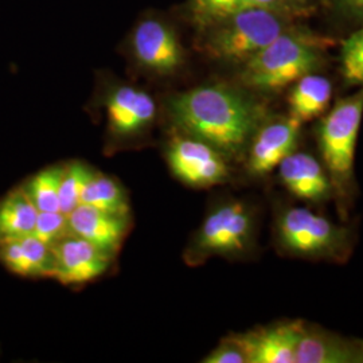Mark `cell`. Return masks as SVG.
Here are the masks:
<instances>
[{
	"instance_id": "cell-11",
	"label": "cell",
	"mask_w": 363,
	"mask_h": 363,
	"mask_svg": "<svg viewBox=\"0 0 363 363\" xmlns=\"http://www.w3.org/2000/svg\"><path fill=\"white\" fill-rule=\"evenodd\" d=\"M109 130L120 138H130L147 130L156 116L154 97L139 88L121 85L105 99Z\"/></svg>"
},
{
	"instance_id": "cell-19",
	"label": "cell",
	"mask_w": 363,
	"mask_h": 363,
	"mask_svg": "<svg viewBox=\"0 0 363 363\" xmlns=\"http://www.w3.org/2000/svg\"><path fill=\"white\" fill-rule=\"evenodd\" d=\"M38 214L23 187L13 190L0 203V238L33 234Z\"/></svg>"
},
{
	"instance_id": "cell-4",
	"label": "cell",
	"mask_w": 363,
	"mask_h": 363,
	"mask_svg": "<svg viewBox=\"0 0 363 363\" xmlns=\"http://www.w3.org/2000/svg\"><path fill=\"white\" fill-rule=\"evenodd\" d=\"M274 233L286 255L306 259L343 262L354 245L350 228L337 225L307 208H286L276 217Z\"/></svg>"
},
{
	"instance_id": "cell-15",
	"label": "cell",
	"mask_w": 363,
	"mask_h": 363,
	"mask_svg": "<svg viewBox=\"0 0 363 363\" xmlns=\"http://www.w3.org/2000/svg\"><path fill=\"white\" fill-rule=\"evenodd\" d=\"M296 363H363V349L359 340L352 342L303 322Z\"/></svg>"
},
{
	"instance_id": "cell-1",
	"label": "cell",
	"mask_w": 363,
	"mask_h": 363,
	"mask_svg": "<svg viewBox=\"0 0 363 363\" xmlns=\"http://www.w3.org/2000/svg\"><path fill=\"white\" fill-rule=\"evenodd\" d=\"M177 127L217 148L228 159L247 154L264 123V109L245 93L226 85H203L171 97Z\"/></svg>"
},
{
	"instance_id": "cell-18",
	"label": "cell",
	"mask_w": 363,
	"mask_h": 363,
	"mask_svg": "<svg viewBox=\"0 0 363 363\" xmlns=\"http://www.w3.org/2000/svg\"><path fill=\"white\" fill-rule=\"evenodd\" d=\"M288 0H189L187 13L199 27H210L253 9L281 10Z\"/></svg>"
},
{
	"instance_id": "cell-24",
	"label": "cell",
	"mask_w": 363,
	"mask_h": 363,
	"mask_svg": "<svg viewBox=\"0 0 363 363\" xmlns=\"http://www.w3.org/2000/svg\"><path fill=\"white\" fill-rule=\"evenodd\" d=\"M70 233L67 216L61 211H39L35 229L33 234L48 245H54L57 241Z\"/></svg>"
},
{
	"instance_id": "cell-13",
	"label": "cell",
	"mask_w": 363,
	"mask_h": 363,
	"mask_svg": "<svg viewBox=\"0 0 363 363\" xmlns=\"http://www.w3.org/2000/svg\"><path fill=\"white\" fill-rule=\"evenodd\" d=\"M280 181L298 199L322 203L334 196L325 166L307 152H292L279 164Z\"/></svg>"
},
{
	"instance_id": "cell-21",
	"label": "cell",
	"mask_w": 363,
	"mask_h": 363,
	"mask_svg": "<svg viewBox=\"0 0 363 363\" xmlns=\"http://www.w3.org/2000/svg\"><path fill=\"white\" fill-rule=\"evenodd\" d=\"M64 166H52L39 171L23 187L38 211H61L60 184Z\"/></svg>"
},
{
	"instance_id": "cell-3",
	"label": "cell",
	"mask_w": 363,
	"mask_h": 363,
	"mask_svg": "<svg viewBox=\"0 0 363 363\" xmlns=\"http://www.w3.org/2000/svg\"><path fill=\"white\" fill-rule=\"evenodd\" d=\"M363 116L361 91L339 100L318 127V145L323 166L337 198L340 214L354 190V160Z\"/></svg>"
},
{
	"instance_id": "cell-22",
	"label": "cell",
	"mask_w": 363,
	"mask_h": 363,
	"mask_svg": "<svg viewBox=\"0 0 363 363\" xmlns=\"http://www.w3.org/2000/svg\"><path fill=\"white\" fill-rule=\"evenodd\" d=\"M91 175H93V171L84 163L73 162L64 166L61 184H60L61 213L69 216L74 208H77L84 187L91 179Z\"/></svg>"
},
{
	"instance_id": "cell-26",
	"label": "cell",
	"mask_w": 363,
	"mask_h": 363,
	"mask_svg": "<svg viewBox=\"0 0 363 363\" xmlns=\"http://www.w3.org/2000/svg\"><path fill=\"white\" fill-rule=\"evenodd\" d=\"M339 10L351 18L363 19V0H335Z\"/></svg>"
},
{
	"instance_id": "cell-2",
	"label": "cell",
	"mask_w": 363,
	"mask_h": 363,
	"mask_svg": "<svg viewBox=\"0 0 363 363\" xmlns=\"http://www.w3.org/2000/svg\"><path fill=\"white\" fill-rule=\"evenodd\" d=\"M323 64L322 40L284 31L244 64L242 84L255 91H277L315 73Z\"/></svg>"
},
{
	"instance_id": "cell-14",
	"label": "cell",
	"mask_w": 363,
	"mask_h": 363,
	"mask_svg": "<svg viewBox=\"0 0 363 363\" xmlns=\"http://www.w3.org/2000/svg\"><path fill=\"white\" fill-rule=\"evenodd\" d=\"M128 216L78 205L69 216L70 233L88 240L96 247L115 255L128 230Z\"/></svg>"
},
{
	"instance_id": "cell-28",
	"label": "cell",
	"mask_w": 363,
	"mask_h": 363,
	"mask_svg": "<svg viewBox=\"0 0 363 363\" xmlns=\"http://www.w3.org/2000/svg\"><path fill=\"white\" fill-rule=\"evenodd\" d=\"M296 1H298V0H296Z\"/></svg>"
},
{
	"instance_id": "cell-12",
	"label": "cell",
	"mask_w": 363,
	"mask_h": 363,
	"mask_svg": "<svg viewBox=\"0 0 363 363\" xmlns=\"http://www.w3.org/2000/svg\"><path fill=\"white\" fill-rule=\"evenodd\" d=\"M301 325V320H286L234 337L245 351L247 363H296Z\"/></svg>"
},
{
	"instance_id": "cell-7",
	"label": "cell",
	"mask_w": 363,
	"mask_h": 363,
	"mask_svg": "<svg viewBox=\"0 0 363 363\" xmlns=\"http://www.w3.org/2000/svg\"><path fill=\"white\" fill-rule=\"evenodd\" d=\"M166 156L172 174L190 187H213L230 178L228 157L191 135H175L169 140Z\"/></svg>"
},
{
	"instance_id": "cell-5",
	"label": "cell",
	"mask_w": 363,
	"mask_h": 363,
	"mask_svg": "<svg viewBox=\"0 0 363 363\" xmlns=\"http://www.w3.org/2000/svg\"><path fill=\"white\" fill-rule=\"evenodd\" d=\"M205 42L210 57L230 64H245L286 31L281 10L253 9L235 13L208 27Z\"/></svg>"
},
{
	"instance_id": "cell-23",
	"label": "cell",
	"mask_w": 363,
	"mask_h": 363,
	"mask_svg": "<svg viewBox=\"0 0 363 363\" xmlns=\"http://www.w3.org/2000/svg\"><path fill=\"white\" fill-rule=\"evenodd\" d=\"M340 66L347 84L363 86V26L343 42Z\"/></svg>"
},
{
	"instance_id": "cell-8",
	"label": "cell",
	"mask_w": 363,
	"mask_h": 363,
	"mask_svg": "<svg viewBox=\"0 0 363 363\" xmlns=\"http://www.w3.org/2000/svg\"><path fill=\"white\" fill-rule=\"evenodd\" d=\"M52 247V277L65 286L91 283L106 272L113 259V255L73 233L67 234Z\"/></svg>"
},
{
	"instance_id": "cell-10",
	"label": "cell",
	"mask_w": 363,
	"mask_h": 363,
	"mask_svg": "<svg viewBox=\"0 0 363 363\" xmlns=\"http://www.w3.org/2000/svg\"><path fill=\"white\" fill-rule=\"evenodd\" d=\"M130 46L138 64L156 74H172L184 61V52L175 31L157 19L140 22L132 34Z\"/></svg>"
},
{
	"instance_id": "cell-17",
	"label": "cell",
	"mask_w": 363,
	"mask_h": 363,
	"mask_svg": "<svg viewBox=\"0 0 363 363\" xmlns=\"http://www.w3.org/2000/svg\"><path fill=\"white\" fill-rule=\"evenodd\" d=\"M331 96L333 84L325 76L311 73L300 78L289 94L291 117L300 124L311 121L325 112Z\"/></svg>"
},
{
	"instance_id": "cell-9",
	"label": "cell",
	"mask_w": 363,
	"mask_h": 363,
	"mask_svg": "<svg viewBox=\"0 0 363 363\" xmlns=\"http://www.w3.org/2000/svg\"><path fill=\"white\" fill-rule=\"evenodd\" d=\"M300 125L298 120L291 116L264 121L253 135L245 154L249 175L262 178L295 152Z\"/></svg>"
},
{
	"instance_id": "cell-27",
	"label": "cell",
	"mask_w": 363,
	"mask_h": 363,
	"mask_svg": "<svg viewBox=\"0 0 363 363\" xmlns=\"http://www.w3.org/2000/svg\"><path fill=\"white\" fill-rule=\"evenodd\" d=\"M359 343H361V346H362V349H363V340H359Z\"/></svg>"
},
{
	"instance_id": "cell-25",
	"label": "cell",
	"mask_w": 363,
	"mask_h": 363,
	"mask_svg": "<svg viewBox=\"0 0 363 363\" xmlns=\"http://www.w3.org/2000/svg\"><path fill=\"white\" fill-rule=\"evenodd\" d=\"M205 363H247V354L237 337H225L203 359Z\"/></svg>"
},
{
	"instance_id": "cell-6",
	"label": "cell",
	"mask_w": 363,
	"mask_h": 363,
	"mask_svg": "<svg viewBox=\"0 0 363 363\" xmlns=\"http://www.w3.org/2000/svg\"><path fill=\"white\" fill-rule=\"evenodd\" d=\"M253 208L240 199L220 202L208 211L187 249V262L199 264L210 257H238L255 244Z\"/></svg>"
},
{
	"instance_id": "cell-16",
	"label": "cell",
	"mask_w": 363,
	"mask_h": 363,
	"mask_svg": "<svg viewBox=\"0 0 363 363\" xmlns=\"http://www.w3.org/2000/svg\"><path fill=\"white\" fill-rule=\"evenodd\" d=\"M0 261L19 276L43 277L54 272L52 247L34 234L0 238Z\"/></svg>"
},
{
	"instance_id": "cell-20",
	"label": "cell",
	"mask_w": 363,
	"mask_h": 363,
	"mask_svg": "<svg viewBox=\"0 0 363 363\" xmlns=\"http://www.w3.org/2000/svg\"><path fill=\"white\" fill-rule=\"evenodd\" d=\"M79 205L121 216H128L130 213L128 198L123 187L115 179L96 172L85 184Z\"/></svg>"
}]
</instances>
